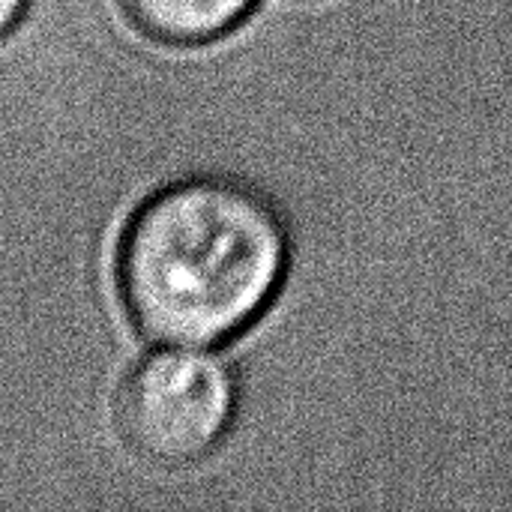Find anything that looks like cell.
<instances>
[{
  "instance_id": "cell-3",
  "label": "cell",
  "mask_w": 512,
  "mask_h": 512,
  "mask_svg": "<svg viewBox=\"0 0 512 512\" xmlns=\"http://www.w3.org/2000/svg\"><path fill=\"white\" fill-rule=\"evenodd\" d=\"M126 15L153 39L192 45L231 30L255 0H120Z\"/></svg>"
},
{
  "instance_id": "cell-2",
  "label": "cell",
  "mask_w": 512,
  "mask_h": 512,
  "mask_svg": "<svg viewBox=\"0 0 512 512\" xmlns=\"http://www.w3.org/2000/svg\"><path fill=\"white\" fill-rule=\"evenodd\" d=\"M234 372L204 351L144 357L120 387L117 423L135 453L156 465H192L231 429Z\"/></svg>"
},
{
  "instance_id": "cell-4",
  "label": "cell",
  "mask_w": 512,
  "mask_h": 512,
  "mask_svg": "<svg viewBox=\"0 0 512 512\" xmlns=\"http://www.w3.org/2000/svg\"><path fill=\"white\" fill-rule=\"evenodd\" d=\"M24 3H27V0H0V36H3L15 21H18V15H21Z\"/></svg>"
},
{
  "instance_id": "cell-1",
  "label": "cell",
  "mask_w": 512,
  "mask_h": 512,
  "mask_svg": "<svg viewBox=\"0 0 512 512\" xmlns=\"http://www.w3.org/2000/svg\"><path fill=\"white\" fill-rule=\"evenodd\" d=\"M288 225L258 189L198 177L156 192L129 222L117 288L135 327L162 345H216L276 300Z\"/></svg>"
}]
</instances>
